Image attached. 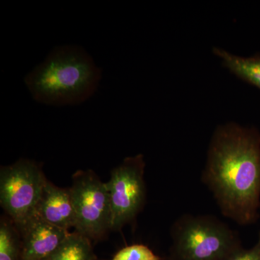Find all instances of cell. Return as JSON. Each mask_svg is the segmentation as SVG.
I'll list each match as a JSON object with an SVG mask.
<instances>
[{
	"label": "cell",
	"instance_id": "1",
	"mask_svg": "<svg viewBox=\"0 0 260 260\" xmlns=\"http://www.w3.org/2000/svg\"><path fill=\"white\" fill-rule=\"evenodd\" d=\"M202 181L222 215L254 223L260 208V132L235 122L219 125L210 140Z\"/></svg>",
	"mask_w": 260,
	"mask_h": 260
},
{
	"label": "cell",
	"instance_id": "2",
	"mask_svg": "<svg viewBox=\"0 0 260 260\" xmlns=\"http://www.w3.org/2000/svg\"><path fill=\"white\" fill-rule=\"evenodd\" d=\"M102 70L83 48L59 46L24 78L36 102L63 107L86 102L96 92Z\"/></svg>",
	"mask_w": 260,
	"mask_h": 260
},
{
	"label": "cell",
	"instance_id": "3",
	"mask_svg": "<svg viewBox=\"0 0 260 260\" xmlns=\"http://www.w3.org/2000/svg\"><path fill=\"white\" fill-rule=\"evenodd\" d=\"M170 236L167 260H232L244 249L239 234L213 215L184 214Z\"/></svg>",
	"mask_w": 260,
	"mask_h": 260
},
{
	"label": "cell",
	"instance_id": "4",
	"mask_svg": "<svg viewBox=\"0 0 260 260\" xmlns=\"http://www.w3.org/2000/svg\"><path fill=\"white\" fill-rule=\"evenodd\" d=\"M47 179L42 165L21 158L0 169V203L18 227L34 215Z\"/></svg>",
	"mask_w": 260,
	"mask_h": 260
},
{
	"label": "cell",
	"instance_id": "5",
	"mask_svg": "<svg viewBox=\"0 0 260 260\" xmlns=\"http://www.w3.org/2000/svg\"><path fill=\"white\" fill-rule=\"evenodd\" d=\"M74 203L75 231L99 241L111 230V205L106 182L91 170L77 171L70 187Z\"/></svg>",
	"mask_w": 260,
	"mask_h": 260
},
{
	"label": "cell",
	"instance_id": "6",
	"mask_svg": "<svg viewBox=\"0 0 260 260\" xmlns=\"http://www.w3.org/2000/svg\"><path fill=\"white\" fill-rule=\"evenodd\" d=\"M145 162L142 154L124 158L106 182L111 205V230L119 231L133 221L146 201Z\"/></svg>",
	"mask_w": 260,
	"mask_h": 260
},
{
	"label": "cell",
	"instance_id": "7",
	"mask_svg": "<svg viewBox=\"0 0 260 260\" xmlns=\"http://www.w3.org/2000/svg\"><path fill=\"white\" fill-rule=\"evenodd\" d=\"M18 228L22 238V260L45 259L70 234L69 231L51 225L36 215Z\"/></svg>",
	"mask_w": 260,
	"mask_h": 260
},
{
	"label": "cell",
	"instance_id": "8",
	"mask_svg": "<svg viewBox=\"0 0 260 260\" xmlns=\"http://www.w3.org/2000/svg\"><path fill=\"white\" fill-rule=\"evenodd\" d=\"M34 215L64 230L75 228L76 215L70 188L59 187L47 180Z\"/></svg>",
	"mask_w": 260,
	"mask_h": 260
},
{
	"label": "cell",
	"instance_id": "9",
	"mask_svg": "<svg viewBox=\"0 0 260 260\" xmlns=\"http://www.w3.org/2000/svg\"><path fill=\"white\" fill-rule=\"evenodd\" d=\"M213 52L231 73L260 90V52L248 57L234 55L219 47H214Z\"/></svg>",
	"mask_w": 260,
	"mask_h": 260
},
{
	"label": "cell",
	"instance_id": "10",
	"mask_svg": "<svg viewBox=\"0 0 260 260\" xmlns=\"http://www.w3.org/2000/svg\"><path fill=\"white\" fill-rule=\"evenodd\" d=\"M44 260H97L92 241L76 232L70 233L62 244Z\"/></svg>",
	"mask_w": 260,
	"mask_h": 260
},
{
	"label": "cell",
	"instance_id": "11",
	"mask_svg": "<svg viewBox=\"0 0 260 260\" xmlns=\"http://www.w3.org/2000/svg\"><path fill=\"white\" fill-rule=\"evenodd\" d=\"M0 260H22L21 234L8 215L0 220Z\"/></svg>",
	"mask_w": 260,
	"mask_h": 260
},
{
	"label": "cell",
	"instance_id": "12",
	"mask_svg": "<svg viewBox=\"0 0 260 260\" xmlns=\"http://www.w3.org/2000/svg\"><path fill=\"white\" fill-rule=\"evenodd\" d=\"M157 255L148 246L144 244H133L120 249L112 260H165Z\"/></svg>",
	"mask_w": 260,
	"mask_h": 260
},
{
	"label": "cell",
	"instance_id": "13",
	"mask_svg": "<svg viewBox=\"0 0 260 260\" xmlns=\"http://www.w3.org/2000/svg\"><path fill=\"white\" fill-rule=\"evenodd\" d=\"M232 260H260V244L256 242L249 249H245L234 256Z\"/></svg>",
	"mask_w": 260,
	"mask_h": 260
},
{
	"label": "cell",
	"instance_id": "14",
	"mask_svg": "<svg viewBox=\"0 0 260 260\" xmlns=\"http://www.w3.org/2000/svg\"><path fill=\"white\" fill-rule=\"evenodd\" d=\"M257 242H259L260 244V232H259V238H258Z\"/></svg>",
	"mask_w": 260,
	"mask_h": 260
}]
</instances>
